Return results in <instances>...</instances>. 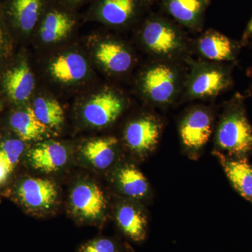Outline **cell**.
I'll return each mask as SVG.
<instances>
[{
    "instance_id": "cell-9",
    "label": "cell",
    "mask_w": 252,
    "mask_h": 252,
    "mask_svg": "<svg viewBox=\"0 0 252 252\" xmlns=\"http://www.w3.org/2000/svg\"><path fill=\"white\" fill-rule=\"evenodd\" d=\"M160 126L152 117H144L131 122L126 127L125 140L134 152L144 154L153 150L158 141Z\"/></svg>"
},
{
    "instance_id": "cell-23",
    "label": "cell",
    "mask_w": 252,
    "mask_h": 252,
    "mask_svg": "<svg viewBox=\"0 0 252 252\" xmlns=\"http://www.w3.org/2000/svg\"><path fill=\"white\" fill-rule=\"evenodd\" d=\"M135 9V0H104L101 16L109 24H124L130 19Z\"/></svg>"
},
{
    "instance_id": "cell-7",
    "label": "cell",
    "mask_w": 252,
    "mask_h": 252,
    "mask_svg": "<svg viewBox=\"0 0 252 252\" xmlns=\"http://www.w3.org/2000/svg\"><path fill=\"white\" fill-rule=\"evenodd\" d=\"M182 143L190 150L203 148L212 134V119L210 114L198 109L187 114L180 126Z\"/></svg>"
},
{
    "instance_id": "cell-2",
    "label": "cell",
    "mask_w": 252,
    "mask_h": 252,
    "mask_svg": "<svg viewBox=\"0 0 252 252\" xmlns=\"http://www.w3.org/2000/svg\"><path fill=\"white\" fill-rule=\"evenodd\" d=\"M16 194L20 202L31 211H46L58 198L56 184L41 178H28L18 185Z\"/></svg>"
},
{
    "instance_id": "cell-14",
    "label": "cell",
    "mask_w": 252,
    "mask_h": 252,
    "mask_svg": "<svg viewBox=\"0 0 252 252\" xmlns=\"http://www.w3.org/2000/svg\"><path fill=\"white\" fill-rule=\"evenodd\" d=\"M198 49L204 57L211 61H230L234 57L232 41L217 32H209L202 36L199 39Z\"/></svg>"
},
{
    "instance_id": "cell-5",
    "label": "cell",
    "mask_w": 252,
    "mask_h": 252,
    "mask_svg": "<svg viewBox=\"0 0 252 252\" xmlns=\"http://www.w3.org/2000/svg\"><path fill=\"white\" fill-rule=\"evenodd\" d=\"M70 204L77 217L88 220H99L106 209L103 192L97 185L91 183L76 186L71 193Z\"/></svg>"
},
{
    "instance_id": "cell-21",
    "label": "cell",
    "mask_w": 252,
    "mask_h": 252,
    "mask_svg": "<svg viewBox=\"0 0 252 252\" xmlns=\"http://www.w3.org/2000/svg\"><path fill=\"white\" fill-rule=\"evenodd\" d=\"M74 21L63 13H49L41 28V37L46 43L57 42L64 39L72 31Z\"/></svg>"
},
{
    "instance_id": "cell-20",
    "label": "cell",
    "mask_w": 252,
    "mask_h": 252,
    "mask_svg": "<svg viewBox=\"0 0 252 252\" xmlns=\"http://www.w3.org/2000/svg\"><path fill=\"white\" fill-rule=\"evenodd\" d=\"M205 4V0H166L169 13L179 22L188 26L198 22Z\"/></svg>"
},
{
    "instance_id": "cell-26",
    "label": "cell",
    "mask_w": 252,
    "mask_h": 252,
    "mask_svg": "<svg viewBox=\"0 0 252 252\" xmlns=\"http://www.w3.org/2000/svg\"><path fill=\"white\" fill-rule=\"evenodd\" d=\"M80 252H116V247L108 239H99L87 244Z\"/></svg>"
},
{
    "instance_id": "cell-22",
    "label": "cell",
    "mask_w": 252,
    "mask_h": 252,
    "mask_svg": "<svg viewBox=\"0 0 252 252\" xmlns=\"http://www.w3.org/2000/svg\"><path fill=\"white\" fill-rule=\"evenodd\" d=\"M41 4V0H12L11 14L22 31L30 32L34 28Z\"/></svg>"
},
{
    "instance_id": "cell-4",
    "label": "cell",
    "mask_w": 252,
    "mask_h": 252,
    "mask_svg": "<svg viewBox=\"0 0 252 252\" xmlns=\"http://www.w3.org/2000/svg\"><path fill=\"white\" fill-rule=\"evenodd\" d=\"M142 86L144 93L151 100L156 103H167L175 95L177 75L170 66L157 64L145 72Z\"/></svg>"
},
{
    "instance_id": "cell-27",
    "label": "cell",
    "mask_w": 252,
    "mask_h": 252,
    "mask_svg": "<svg viewBox=\"0 0 252 252\" xmlns=\"http://www.w3.org/2000/svg\"><path fill=\"white\" fill-rule=\"evenodd\" d=\"M6 43H7V39H6V31H5L1 4H0V60L4 57L6 53Z\"/></svg>"
},
{
    "instance_id": "cell-28",
    "label": "cell",
    "mask_w": 252,
    "mask_h": 252,
    "mask_svg": "<svg viewBox=\"0 0 252 252\" xmlns=\"http://www.w3.org/2000/svg\"><path fill=\"white\" fill-rule=\"evenodd\" d=\"M9 173L10 172L4 162L0 160V184L6 180V177Z\"/></svg>"
},
{
    "instance_id": "cell-24",
    "label": "cell",
    "mask_w": 252,
    "mask_h": 252,
    "mask_svg": "<svg viewBox=\"0 0 252 252\" xmlns=\"http://www.w3.org/2000/svg\"><path fill=\"white\" fill-rule=\"evenodd\" d=\"M32 109L36 118L48 127H59L64 122L62 107L54 99L38 97Z\"/></svg>"
},
{
    "instance_id": "cell-19",
    "label": "cell",
    "mask_w": 252,
    "mask_h": 252,
    "mask_svg": "<svg viewBox=\"0 0 252 252\" xmlns=\"http://www.w3.org/2000/svg\"><path fill=\"white\" fill-rule=\"evenodd\" d=\"M117 180L121 190L131 198H142L148 193L147 179L133 165L122 167L117 172Z\"/></svg>"
},
{
    "instance_id": "cell-18",
    "label": "cell",
    "mask_w": 252,
    "mask_h": 252,
    "mask_svg": "<svg viewBox=\"0 0 252 252\" xmlns=\"http://www.w3.org/2000/svg\"><path fill=\"white\" fill-rule=\"evenodd\" d=\"M117 220L127 236L136 241L145 238L147 220L142 212L131 205H123L118 209Z\"/></svg>"
},
{
    "instance_id": "cell-1",
    "label": "cell",
    "mask_w": 252,
    "mask_h": 252,
    "mask_svg": "<svg viewBox=\"0 0 252 252\" xmlns=\"http://www.w3.org/2000/svg\"><path fill=\"white\" fill-rule=\"evenodd\" d=\"M217 143L230 155L244 157L252 150V127L243 107H232L222 118L217 132Z\"/></svg>"
},
{
    "instance_id": "cell-8",
    "label": "cell",
    "mask_w": 252,
    "mask_h": 252,
    "mask_svg": "<svg viewBox=\"0 0 252 252\" xmlns=\"http://www.w3.org/2000/svg\"><path fill=\"white\" fill-rule=\"evenodd\" d=\"M230 78L226 72L216 67H204L194 72L189 85V94L195 98L217 95L228 87Z\"/></svg>"
},
{
    "instance_id": "cell-11",
    "label": "cell",
    "mask_w": 252,
    "mask_h": 252,
    "mask_svg": "<svg viewBox=\"0 0 252 252\" xmlns=\"http://www.w3.org/2000/svg\"><path fill=\"white\" fill-rule=\"evenodd\" d=\"M3 84L9 98L20 103L31 97L34 89V78L28 64L21 63L6 72Z\"/></svg>"
},
{
    "instance_id": "cell-3",
    "label": "cell",
    "mask_w": 252,
    "mask_h": 252,
    "mask_svg": "<svg viewBox=\"0 0 252 252\" xmlns=\"http://www.w3.org/2000/svg\"><path fill=\"white\" fill-rule=\"evenodd\" d=\"M144 44L152 53L170 57L180 52L183 46L182 38L170 25L161 21H150L142 32Z\"/></svg>"
},
{
    "instance_id": "cell-10",
    "label": "cell",
    "mask_w": 252,
    "mask_h": 252,
    "mask_svg": "<svg viewBox=\"0 0 252 252\" xmlns=\"http://www.w3.org/2000/svg\"><path fill=\"white\" fill-rule=\"evenodd\" d=\"M28 160L36 170L45 172H56L67 163L68 152L59 142H46L32 149L28 154Z\"/></svg>"
},
{
    "instance_id": "cell-30",
    "label": "cell",
    "mask_w": 252,
    "mask_h": 252,
    "mask_svg": "<svg viewBox=\"0 0 252 252\" xmlns=\"http://www.w3.org/2000/svg\"><path fill=\"white\" fill-rule=\"evenodd\" d=\"M0 111H1V105H0Z\"/></svg>"
},
{
    "instance_id": "cell-17",
    "label": "cell",
    "mask_w": 252,
    "mask_h": 252,
    "mask_svg": "<svg viewBox=\"0 0 252 252\" xmlns=\"http://www.w3.org/2000/svg\"><path fill=\"white\" fill-rule=\"evenodd\" d=\"M225 174L237 190L252 201V167L245 160H230L220 155Z\"/></svg>"
},
{
    "instance_id": "cell-29",
    "label": "cell",
    "mask_w": 252,
    "mask_h": 252,
    "mask_svg": "<svg viewBox=\"0 0 252 252\" xmlns=\"http://www.w3.org/2000/svg\"><path fill=\"white\" fill-rule=\"evenodd\" d=\"M251 35H252V18L250 23H249L248 29H247L246 32H245V36H246V37Z\"/></svg>"
},
{
    "instance_id": "cell-16",
    "label": "cell",
    "mask_w": 252,
    "mask_h": 252,
    "mask_svg": "<svg viewBox=\"0 0 252 252\" xmlns=\"http://www.w3.org/2000/svg\"><path fill=\"white\" fill-rule=\"evenodd\" d=\"M99 63L112 72L127 71L132 64V56L126 48L116 42H104L99 44L96 51Z\"/></svg>"
},
{
    "instance_id": "cell-25",
    "label": "cell",
    "mask_w": 252,
    "mask_h": 252,
    "mask_svg": "<svg viewBox=\"0 0 252 252\" xmlns=\"http://www.w3.org/2000/svg\"><path fill=\"white\" fill-rule=\"evenodd\" d=\"M24 149V142L20 139H9L0 146V160L4 162L10 172L17 165Z\"/></svg>"
},
{
    "instance_id": "cell-15",
    "label": "cell",
    "mask_w": 252,
    "mask_h": 252,
    "mask_svg": "<svg viewBox=\"0 0 252 252\" xmlns=\"http://www.w3.org/2000/svg\"><path fill=\"white\" fill-rule=\"evenodd\" d=\"M117 143L115 137L95 139L88 142L83 147L81 153L93 166L104 170L114 162Z\"/></svg>"
},
{
    "instance_id": "cell-13",
    "label": "cell",
    "mask_w": 252,
    "mask_h": 252,
    "mask_svg": "<svg viewBox=\"0 0 252 252\" xmlns=\"http://www.w3.org/2000/svg\"><path fill=\"white\" fill-rule=\"evenodd\" d=\"M51 74L61 82L73 83L82 79L87 72V64L81 55L71 53L63 55L51 63Z\"/></svg>"
},
{
    "instance_id": "cell-12",
    "label": "cell",
    "mask_w": 252,
    "mask_h": 252,
    "mask_svg": "<svg viewBox=\"0 0 252 252\" xmlns=\"http://www.w3.org/2000/svg\"><path fill=\"white\" fill-rule=\"evenodd\" d=\"M9 122L13 130L23 142L42 138L49 128L36 118L31 107L13 113Z\"/></svg>"
},
{
    "instance_id": "cell-6",
    "label": "cell",
    "mask_w": 252,
    "mask_h": 252,
    "mask_svg": "<svg viewBox=\"0 0 252 252\" xmlns=\"http://www.w3.org/2000/svg\"><path fill=\"white\" fill-rule=\"evenodd\" d=\"M124 104L112 92L97 94L86 103L83 116L88 124L94 127H104L114 122L120 115Z\"/></svg>"
}]
</instances>
